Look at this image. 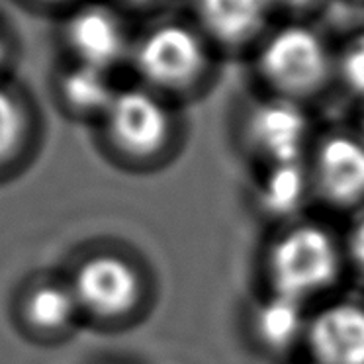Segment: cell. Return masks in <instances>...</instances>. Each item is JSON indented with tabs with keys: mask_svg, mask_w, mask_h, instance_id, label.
<instances>
[{
	"mask_svg": "<svg viewBox=\"0 0 364 364\" xmlns=\"http://www.w3.org/2000/svg\"><path fill=\"white\" fill-rule=\"evenodd\" d=\"M69 284L82 314L104 321L122 319L143 300V277L124 255L100 251L82 259Z\"/></svg>",
	"mask_w": 364,
	"mask_h": 364,
	"instance_id": "5b68a950",
	"label": "cell"
},
{
	"mask_svg": "<svg viewBox=\"0 0 364 364\" xmlns=\"http://www.w3.org/2000/svg\"><path fill=\"white\" fill-rule=\"evenodd\" d=\"M82 311L69 282L38 280L22 298L24 321L40 333H61L75 325Z\"/></svg>",
	"mask_w": 364,
	"mask_h": 364,
	"instance_id": "7c38bea8",
	"label": "cell"
},
{
	"mask_svg": "<svg viewBox=\"0 0 364 364\" xmlns=\"http://www.w3.org/2000/svg\"><path fill=\"white\" fill-rule=\"evenodd\" d=\"M206 43L182 24H163L137 41L134 65L145 87L155 92H186L208 71Z\"/></svg>",
	"mask_w": 364,
	"mask_h": 364,
	"instance_id": "3957f363",
	"label": "cell"
},
{
	"mask_svg": "<svg viewBox=\"0 0 364 364\" xmlns=\"http://www.w3.org/2000/svg\"><path fill=\"white\" fill-rule=\"evenodd\" d=\"M311 191L309 168L301 163H286L264 168L255 198L262 212L272 218L296 214Z\"/></svg>",
	"mask_w": 364,
	"mask_h": 364,
	"instance_id": "4fadbf2b",
	"label": "cell"
},
{
	"mask_svg": "<svg viewBox=\"0 0 364 364\" xmlns=\"http://www.w3.org/2000/svg\"><path fill=\"white\" fill-rule=\"evenodd\" d=\"M270 0H198L202 30L222 46L239 48L264 30Z\"/></svg>",
	"mask_w": 364,
	"mask_h": 364,
	"instance_id": "30bf717a",
	"label": "cell"
},
{
	"mask_svg": "<svg viewBox=\"0 0 364 364\" xmlns=\"http://www.w3.org/2000/svg\"><path fill=\"white\" fill-rule=\"evenodd\" d=\"M343 249L331 231L314 222L286 228L267 249L264 272L272 294L304 301L327 292L341 277Z\"/></svg>",
	"mask_w": 364,
	"mask_h": 364,
	"instance_id": "6da1fadb",
	"label": "cell"
},
{
	"mask_svg": "<svg viewBox=\"0 0 364 364\" xmlns=\"http://www.w3.org/2000/svg\"><path fill=\"white\" fill-rule=\"evenodd\" d=\"M245 145L267 166L301 163L309 118L300 102L272 96L255 104L243 124Z\"/></svg>",
	"mask_w": 364,
	"mask_h": 364,
	"instance_id": "8992f818",
	"label": "cell"
},
{
	"mask_svg": "<svg viewBox=\"0 0 364 364\" xmlns=\"http://www.w3.org/2000/svg\"><path fill=\"white\" fill-rule=\"evenodd\" d=\"M257 69L272 96L301 104L329 82L333 59L319 33L308 26L292 24L264 40Z\"/></svg>",
	"mask_w": 364,
	"mask_h": 364,
	"instance_id": "7a4b0ae2",
	"label": "cell"
},
{
	"mask_svg": "<svg viewBox=\"0 0 364 364\" xmlns=\"http://www.w3.org/2000/svg\"><path fill=\"white\" fill-rule=\"evenodd\" d=\"M116 92L118 88L112 85L110 73L90 65L75 63L59 80V95L63 104L80 116L102 118Z\"/></svg>",
	"mask_w": 364,
	"mask_h": 364,
	"instance_id": "5bb4252c",
	"label": "cell"
},
{
	"mask_svg": "<svg viewBox=\"0 0 364 364\" xmlns=\"http://www.w3.org/2000/svg\"><path fill=\"white\" fill-rule=\"evenodd\" d=\"M311 188L333 208L364 204V139L358 135L329 134L317 143L309 166Z\"/></svg>",
	"mask_w": 364,
	"mask_h": 364,
	"instance_id": "52a82bcc",
	"label": "cell"
},
{
	"mask_svg": "<svg viewBox=\"0 0 364 364\" xmlns=\"http://www.w3.org/2000/svg\"><path fill=\"white\" fill-rule=\"evenodd\" d=\"M360 137L364 139V110L363 114H360Z\"/></svg>",
	"mask_w": 364,
	"mask_h": 364,
	"instance_id": "44dd1931",
	"label": "cell"
},
{
	"mask_svg": "<svg viewBox=\"0 0 364 364\" xmlns=\"http://www.w3.org/2000/svg\"><path fill=\"white\" fill-rule=\"evenodd\" d=\"M43 2H65V0H43Z\"/></svg>",
	"mask_w": 364,
	"mask_h": 364,
	"instance_id": "7402d4cb",
	"label": "cell"
},
{
	"mask_svg": "<svg viewBox=\"0 0 364 364\" xmlns=\"http://www.w3.org/2000/svg\"><path fill=\"white\" fill-rule=\"evenodd\" d=\"M28 135V114L14 92L0 87V166L16 157Z\"/></svg>",
	"mask_w": 364,
	"mask_h": 364,
	"instance_id": "9a60e30c",
	"label": "cell"
},
{
	"mask_svg": "<svg viewBox=\"0 0 364 364\" xmlns=\"http://www.w3.org/2000/svg\"><path fill=\"white\" fill-rule=\"evenodd\" d=\"M304 343L314 364H364V306L341 300L308 317Z\"/></svg>",
	"mask_w": 364,
	"mask_h": 364,
	"instance_id": "ba28073f",
	"label": "cell"
},
{
	"mask_svg": "<svg viewBox=\"0 0 364 364\" xmlns=\"http://www.w3.org/2000/svg\"><path fill=\"white\" fill-rule=\"evenodd\" d=\"M345 255L350 264L355 267L356 272L364 278V214L356 218V222L348 231Z\"/></svg>",
	"mask_w": 364,
	"mask_h": 364,
	"instance_id": "e0dca14e",
	"label": "cell"
},
{
	"mask_svg": "<svg viewBox=\"0 0 364 364\" xmlns=\"http://www.w3.org/2000/svg\"><path fill=\"white\" fill-rule=\"evenodd\" d=\"M337 69L348 92L364 100V32L348 41L345 51L341 53Z\"/></svg>",
	"mask_w": 364,
	"mask_h": 364,
	"instance_id": "2e32d148",
	"label": "cell"
},
{
	"mask_svg": "<svg viewBox=\"0 0 364 364\" xmlns=\"http://www.w3.org/2000/svg\"><path fill=\"white\" fill-rule=\"evenodd\" d=\"M65 40L77 63L108 73L127 51L124 26L112 10L104 6H87L75 12L65 28Z\"/></svg>",
	"mask_w": 364,
	"mask_h": 364,
	"instance_id": "9c48e42d",
	"label": "cell"
},
{
	"mask_svg": "<svg viewBox=\"0 0 364 364\" xmlns=\"http://www.w3.org/2000/svg\"><path fill=\"white\" fill-rule=\"evenodd\" d=\"M319 0H270V6H278V9L290 10V12H306V10L314 9Z\"/></svg>",
	"mask_w": 364,
	"mask_h": 364,
	"instance_id": "ac0fdd59",
	"label": "cell"
},
{
	"mask_svg": "<svg viewBox=\"0 0 364 364\" xmlns=\"http://www.w3.org/2000/svg\"><path fill=\"white\" fill-rule=\"evenodd\" d=\"M306 325L301 301L272 292L255 306L251 316L255 341L269 353H284L304 341Z\"/></svg>",
	"mask_w": 364,
	"mask_h": 364,
	"instance_id": "8fae6325",
	"label": "cell"
},
{
	"mask_svg": "<svg viewBox=\"0 0 364 364\" xmlns=\"http://www.w3.org/2000/svg\"><path fill=\"white\" fill-rule=\"evenodd\" d=\"M6 55H9V49H6V43H4L2 36H0V67L6 61Z\"/></svg>",
	"mask_w": 364,
	"mask_h": 364,
	"instance_id": "d6986e66",
	"label": "cell"
},
{
	"mask_svg": "<svg viewBox=\"0 0 364 364\" xmlns=\"http://www.w3.org/2000/svg\"><path fill=\"white\" fill-rule=\"evenodd\" d=\"M102 122L114 149L134 161L159 157L173 139V114L147 87L118 90Z\"/></svg>",
	"mask_w": 364,
	"mask_h": 364,
	"instance_id": "277c9868",
	"label": "cell"
},
{
	"mask_svg": "<svg viewBox=\"0 0 364 364\" xmlns=\"http://www.w3.org/2000/svg\"><path fill=\"white\" fill-rule=\"evenodd\" d=\"M129 4H149V2H155V0H126Z\"/></svg>",
	"mask_w": 364,
	"mask_h": 364,
	"instance_id": "ffe728a7",
	"label": "cell"
}]
</instances>
